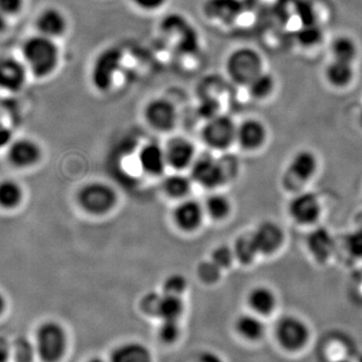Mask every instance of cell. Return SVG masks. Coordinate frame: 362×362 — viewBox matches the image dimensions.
I'll use <instances>...</instances> for the list:
<instances>
[{"instance_id":"38","label":"cell","mask_w":362,"mask_h":362,"mask_svg":"<svg viewBox=\"0 0 362 362\" xmlns=\"http://www.w3.org/2000/svg\"><path fill=\"white\" fill-rule=\"evenodd\" d=\"M180 328L177 320H162L159 337L164 342H173L180 337Z\"/></svg>"},{"instance_id":"40","label":"cell","mask_w":362,"mask_h":362,"mask_svg":"<svg viewBox=\"0 0 362 362\" xmlns=\"http://www.w3.org/2000/svg\"><path fill=\"white\" fill-rule=\"evenodd\" d=\"M160 297L161 295L156 294V293H149L144 296L141 302L143 311L148 315L157 316Z\"/></svg>"},{"instance_id":"27","label":"cell","mask_w":362,"mask_h":362,"mask_svg":"<svg viewBox=\"0 0 362 362\" xmlns=\"http://www.w3.org/2000/svg\"><path fill=\"white\" fill-rule=\"evenodd\" d=\"M235 326L240 334L250 340L259 339L265 331L264 324L258 317L247 315V314L240 316Z\"/></svg>"},{"instance_id":"33","label":"cell","mask_w":362,"mask_h":362,"mask_svg":"<svg viewBox=\"0 0 362 362\" xmlns=\"http://www.w3.org/2000/svg\"><path fill=\"white\" fill-rule=\"evenodd\" d=\"M35 354V347L28 340H18L11 344V361L14 362H32Z\"/></svg>"},{"instance_id":"5","label":"cell","mask_w":362,"mask_h":362,"mask_svg":"<svg viewBox=\"0 0 362 362\" xmlns=\"http://www.w3.org/2000/svg\"><path fill=\"white\" fill-rule=\"evenodd\" d=\"M237 130L238 126L233 119L218 114L209 119L202 128V139L211 148L226 149L237 140Z\"/></svg>"},{"instance_id":"11","label":"cell","mask_w":362,"mask_h":362,"mask_svg":"<svg viewBox=\"0 0 362 362\" xmlns=\"http://www.w3.org/2000/svg\"><path fill=\"white\" fill-rule=\"evenodd\" d=\"M42 157V150L37 142L30 139H20L11 143L8 149V160L18 168H28L35 165Z\"/></svg>"},{"instance_id":"49","label":"cell","mask_w":362,"mask_h":362,"mask_svg":"<svg viewBox=\"0 0 362 362\" xmlns=\"http://www.w3.org/2000/svg\"><path fill=\"white\" fill-rule=\"evenodd\" d=\"M334 362H349V361H334Z\"/></svg>"},{"instance_id":"3","label":"cell","mask_w":362,"mask_h":362,"mask_svg":"<svg viewBox=\"0 0 362 362\" xmlns=\"http://www.w3.org/2000/svg\"><path fill=\"white\" fill-rule=\"evenodd\" d=\"M35 347L42 361L58 362L65 354L66 331L54 321L42 323L35 333Z\"/></svg>"},{"instance_id":"47","label":"cell","mask_w":362,"mask_h":362,"mask_svg":"<svg viewBox=\"0 0 362 362\" xmlns=\"http://www.w3.org/2000/svg\"><path fill=\"white\" fill-rule=\"evenodd\" d=\"M7 25L6 14L0 11V32L6 30Z\"/></svg>"},{"instance_id":"14","label":"cell","mask_w":362,"mask_h":362,"mask_svg":"<svg viewBox=\"0 0 362 362\" xmlns=\"http://www.w3.org/2000/svg\"><path fill=\"white\" fill-rule=\"evenodd\" d=\"M266 139L267 129L261 121L249 119L238 126L237 141L244 149H258Z\"/></svg>"},{"instance_id":"46","label":"cell","mask_w":362,"mask_h":362,"mask_svg":"<svg viewBox=\"0 0 362 362\" xmlns=\"http://www.w3.org/2000/svg\"><path fill=\"white\" fill-rule=\"evenodd\" d=\"M7 302L4 295L0 292V317L4 315V312L6 310Z\"/></svg>"},{"instance_id":"4","label":"cell","mask_w":362,"mask_h":362,"mask_svg":"<svg viewBox=\"0 0 362 362\" xmlns=\"http://www.w3.org/2000/svg\"><path fill=\"white\" fill-rule=\"evenodd\" d=\"M78 202L85 211L94 216L109 213L117 204L115 190L102 182H90L81 188Z\"/></svg>"},{"instance_id":"23","label":"cell","mask_w":362,"mask_h":362,"mask_svg":"<svg viewBox=\"0 0 362 362\" xmlns=\"http://www.w3.org/2000/svg\"><path fill=\"white\" fill-rule=\"evenodd\" d=\"M247 301L252 310L262 315H268L276 306L275 294L269 288L263 286L254 288L250 292Z\"/></svg>"},{"instance_id":"42","label":"cell","mask_w":362,"mask_h":362,"mask_svg":"<svg viewBox=\"0 0 362 362\" xmlns=\"http://www.w3.org/2000/svg\"><path fill=\"white\" fill-rule=\"evenodd\" d=\"M138 8L146 11H157L168 2V0H131Z\"/></svg>"},{"instance_id":"13","label":"cell","mask_w":362,"mask_h":362,"mask_svg":"<svg viewBox=\"0 0 362 362\" xmlns=\"http://www.w3.org/2000/svg\"><path fill=\"white\" fill-rule=\"evenodd\" d=\"M120 54L116 49L104 52L95 64L93 82L99 90H107L118 68Z\"/></svg>"},{"instance_id":"35","label":"cell","mask_w":362,"mask_h":362,"mask_svg":"<svg viewBox=\"0 0 362 362\" xmlns=\"http://www.w3.org/2000/svg\"><path fill=\"white\" fill-rule=\"evenodd\" d=\"M221 269L213 261H204L197 268V275L206 284H214L220 280Z\"/></svg>"},{"instance_id":"24","label":"cell","mask_w":362,"mask_h":362,"mask_svg":"<svg viewBox=\"0 0 362 362\" xmlns=\"http://www.w3.org/2000/svg\"><path fill=\"white\" fill-rule=\"evenodd\" d=\"M23 199V190L20 183L13 180L0 181V207L13 211L21 206Z\"/></svg>"},{"instance_id":"26","label":"cell","mask_w":362,"mask_h":362,"mask_svg":"<svg viewBox=\"0 0 362 362\" xmlns=\"http://www.w3.org/2000/svg\"><path fill=\"white\" fill-rule=\"evenodd\" d=\"M183 311V302L180 296L161 295L157 316L162 320H177Z\"/></svg>"},{"instance_id":"36","label":"cell","mask_w":362,"mask_h":362,"mask_svg":"<svg viewBox=\"0 0 362 362\" xmlns=\"http://www.w3.org/2000/svg\"><path fill=\"white\" fill-rule=\"evenodd\" d=\"M187 281L180 274H173L165 279L163 283V294L180 296L187 290Z\"/></svg>"},{"instance_id":"2","label":"cell","mask_w":362,"mask_h":362,"mask_svg":"<svg viewBox=\"0 0 362 362\" xmlns=\"http://www.w3.org/2000/svg\"><path fill=\"white\" fill-rule=\"evenodd\" d=\"M226 69L233 82L247 87L254 78L263 73V59L254 49L240 47L228 56Z\"/></svg>"},{"instance_id":"7","label":"cell","mask_w":362,"mask_h":362,"mask_svg":"<svg viewBox=\"0 0 362 362\" xmlns=\"http://www.w3.org/2000/svg\"><path fill=\"white\" fill-rule=\"evenodd\" d=\"M192 177L204 187H220L226 181L225 166L213 157H201L192 163Z\"/></svg>"},{"instance_id":"32","label":"cell","mask_w":362,"mask_h":362,"mask_svg":"<svg viewBox=\"0 0 362 362\" xmlns=\"http://www.w3.org/2000/svg\"><path fill=\"white\" fill-rule=\"evenodd\" d=\"M297 42L303 47H310L318 45L323 39V32L319 25H301L296 33Z\"/></svg>"},{"instance_id":"16","label":"cell","mask_w":362,"mask_h":362,"mask_svg":"<svg viewBox=\"0 0 362 362\" xmlns=\"http://www.w3.org/2000/svg\"><path fill=\"white\" fill-rule=\"evenodd\" d=\"M66 26L68 23L66 16L54 7L42 11L37 20V28L40 35L52 40L63 35L66 33Z\"/></svg>"},{"instance_id":"25","label":"cell","mask_w":362,"mask_h":362,"mask_svg":"<svg viewBox=\"0 0 362 362\" xmlns=\"http://www.w3.org/2000/svg\"><path fill=\"white\" fill-rule=\"evenodd\" d=\"M357 52L358 51H357L356 42L345 35L337 37L331 44V52H332L333 58L338 61L352 64V62L356 58Z\"/></svg>"},{"instance_id":"9","label":"cell","mask_w":362,"mask_h":362,"mask_svg":"<svg viewBox=\"0 0 362 362\" xmlns=\"http://www.w3.org/2000/svg\"><path fill=\"white\" fill-rule=\"evenodd\" d=\"M289 213L293 220L300 225H312L320 216V202L311 192L298 194L290 202Z\"/></svg>"},{"instance_id":"21","label":"cell","mask_w":362,"mask_h":362,"mask_svg":"<svg viewBox=\"0 0 362 362\" xmlns=\"http://www.w3.org/2000/svg\"><path fill=\"white\" fill-rule=\"evenodd\" d=\"M325 77L333 87H346L354 77V66L351 63L333 59L329 65L326 66Z\"/></svg>"},{"instance_id":"45","label":"cell","mask_w":362,"mask_h":362,"mask_svg":"<svg viewBox=\"0 0 362 362\" xmlns=\"http://www.w3.org/2000/svg\"><path fill=\"white\" fill-rule=\"evenodd\" d=\"M197 362H223L221 361L220 356L213 354V352H204L199 356V361Z\"/></svg>"},{"instance_id":"37","label":"cell","mask_w":362,"mask_h":362,"mask_svg":"<svg viewBox=\"0 0 362 362\" xmlns=\"http://www.w3.org/2000/svg\"><path fill=\"white\" fill-rule=\"evenodd\" d=\"M233 258H235V252H233V250L228 246L216 247L213 252V255H211V261H213L216 265L220 267L221 270H223V269L230 268V266L232 265Z\"/></svg>"},{"instance_id":"6","label":"cell","mask_w":362,"mask_h":362,"mask_svg":"<svg viewBox=\"0 0 362 362\" xmlns=\"http://www.w3.org/2000/svg\"><path fill=\"white\" fill-rule=\"evenodd\" d=\"M145 119L153 129L166 132L175 127L177 121L175 106L168 99L156 98L145 107Z\"/></svg>"},{"instance_id":"1","label":"cell","mask_w":362,"mask_h":362,"mask_svg":"<svg viewBox=\"0 0 362 362\" xmlns=\"http://www.w3.org/2000/svg\"><path fill=\"white\" fill-rule=\"evenodd\" d=\"M23 58L37 78L51 75L58 66L59 51L54 40L39 35L30 37L23 47Z\"/></svg>"},{"instance_id":"41","label":"cell","mask_w":362,"mask_h":362,"mask_svg":"<svg viewBox=\"0 0 362 362\" xmlns=\"http://www.w3.org/2000/svg\"><path fill=\"white\" fill-rule=\"evenodd\" d=\"M23 6V0H0V11L6 16L20 13Z\"/></svg>"},{"instance_id":"10","label":"cell","mask_w":362,"mask_h":362,"mask_svg":"<svg viewBox=\"0 0 362 362\" xmlns=\"http://www.w3.org/2000/svg\"><path fill=\"white\" fill-rule=\"evenodd\" d=\"M252 239L258 249L259 254L272 255L282 247L284 233L277 223L265 221L252 233Z\"/></svg>"},{"instance_id":"50","label":"cell","mask_w":362,"mask_h":362,"mask_svg":"<svg viewBox=\"0 0 362 362\" xmlns=\"http://www.w3.org/2000/svg\"><path fill=\"white\" fill-rule=\"evenodd\" d=\"M358 362H362V357L361 359H359V361Z\"/></svg>"},{"instance_id":"39","label":"cell","mask_w":362,"mask_h":362,"mask_svg":"<svg viewBox=\"0 0 362 362\" xmlns=\"http://www.w3.org/2000/svg\"><path fill=\"white\" fill-rule=\"evenodd\" d=\"M345 247L352 257L362 259V230L350 233L345 239Z\"/></svg>"},{"instance_id":"20","label":"cell","mask_w":362,"mask_h":362,"mask_svg":"<svg viewBox=\"0 0 362 362\" xmlns=\"http://www.w3.org/2000/svg\"><path fill=\"white\" fill-rule=\"evenodd\" d=\"M317 168H318V161L315 154L303 150V151L297 152L293 157L289 171L290 175L297 180L307 181L315 175Z\"/></svg>"},{"instance_id":"12","label":"cell","mask_w":362,"mask_h":362,"mask_svg":"<svg viewBox=\"0 0 362 362\" xmlns=\"http://www.w3.org/2000/svg\"><path fill=\"white\" fill-rule=\"evenodd\" d=\"M25 80L23 64L11 57L0 58V89L18 92L25 84Z\"/></svg>"},{"instance_id":"15","label":"cell","mask_w":362,"mask_h":362,"mask_svg":"<svg viewBox=\"0 0 362 362\" xmlns=\"http://www.w3.org/2000/svg\"><path fill=\"white\" fill-rule=\"evenodd\" d=\"M202 218H204V209L199 202L195 201L181 202L173 211L175 225L185 232H192L197 230L201 226Z\"/></svg>"},{"instance_id":"28","label":"cell","mask_w":362,"mask_h":362,"mask_svg":"<svg viewBox=\"0 0 362 362\" xmlns=\"http://www.w3.org/2000/svg\"><path fill=\"white\" fill-rule=\"evenodd\" d=\"M274 89H275V80L270 74L265 71L259 74L258 77L254 78L247 86L249 94L257 100L266 99L270 96Z\"/></svg>"},{"instance_id":"8","label":"cell","mask_w":362,"mask_h":362,"mask_svg":"<svg viewBox=\"0 0 362 362\" xmlns=\"http://www.w3.org/2000/svg\"><path fill=\"white\" fill-rule=\"evenodd\" d=\"M276 332L280 344L289 350L301 349L309 337L306 324L295 316H286L281 319Z\"/></svg>"},{"instance_id":"18","label":"cell","mask_w":362,"mask_h":362,"mask_svg":"<svg viewBox=\"0 0 362 362\" xmlns=\"http://www.w3.org/2000/svg\"><path fill=\"white\" fill-rule=\"evenodd\" d=\"M139 163L143 170L148 175H162L168 165L165 150L156 143L145 145L139 152Z\"/></svg>"},{"instance_id":"43","label":"cell","mask_w":362,"mask_h":362,"mask_svg":"<svg viewBox=\"0 0 362 362\" xmlns=\"http://www.w3.org/2000/svg\"><path fill=\"white\" fill-rule=\"evenodd\" d=\"M11 361V344L4 337H0V362Z\"/></svg>"},{"instance_id":"17","label":"cell","mask_w":362,"mask_h":362,"mask_svg":"<svg viewBox=\"0 0 362 362\" xmlns=\"http://www.w3.org/2000/svg\"><path fill=\"white\" fill-rule=\"evenodd\" d=\"M165 154L168 165L181 170L188 168L194 161V147L187 140L175 138L168 143Z\"/></svg>"},{"instance_id":"19","label":"cell","mask_w":362,"mask_h":362,"mask_svg":"<svg viewBox=\"0 0 362 362\" xmlns=\"http://www.w3.org/2000/svg\"><path fill=\"white\" fill-rule=\"evenodd\" d=\"M307 246L317 261L325 262L334 252L335 243L326 228H318L309 235Z\"/></svg>"},{"instance_id":"44","label":"cell","mask_w":362,"mask_h":362,"mask_svg":"<svg viewBox=\"0 0 362 362\" xmlns=\"http://www.w3.org/2000/svg\"><path fill=\"white\" fill-rule=\"evenodd\" d=\"M13 132L4 124L0 123V148L7 146L11 141Z\"/></svg>"},{"instance_id":"30","label":"cell","mask_w":362,"mask_h":362,"mask_svg":"<svg viewBox=\"0 0 362 362\" xmlns=\"http://www.w3.org/2000/svg\"><path fill=\"white\" fill-rule=\"evenodd\" d=\"M192 182L187 176L175 175L169 176L163 182V189L168 197L181 199L189 192Z\"/></svg>"},{"instance_id":"29","label":"cell","mask_w":362,"mask_h":362,"mask_svg":"<svg viewBox=\"0 0 362 362\" xmlns=\"http://www.w3.org/2000/svg\"><path fill=\"white\" fill-rule=\"evenodd\" d=\"M233 252H235V258L245 265L251 264L259 255L258 249H257L252 235H245L240 237L235 242Z\"/></svg>"},{"instance_id":"22","label":"cell","mask_w":362,"mask_h":362,"mask_svg":"<svg viewBox=\"0 0 362 362\" xmlns=\"http://www.w3.org/2000/svg\"><path fill=\"white\" fill-rule=\"evenodd\" d=\"M111 362H151V356L139 343H127L114 350Z\"/></svg>"},{"instance_id":"34","label":"cell","mask_w":362,"mask_h":362,"mask_svg":"<svg viewBox=\"0 0 362 362\" xmlns=\"http://www.w3.org/2000/svg\"><path fill=\"white\" fill-rule=\"evenodd\" d=\"M295 13L301 25H316V11L312 2L308 0H298L295 4Z\"/></svg>"},{"instance_id":"31","label":"cell","mask_w":362,"mask_h":362,"mask_svg":"<svg viewBox=\"0 0 362 362\" xmlns=\"http://www.w3.org/2000/svg\"><path fill=\"white\" fill-rule=\"evenodd\" d=\"M204 211L213 220L221 221L226 218L230 211V201L221 194L211 195L206 199Z\"/></svg>"},{"instance_id":"48","label":"cell","mask_w":362,"mask_h":362,"mask_svg":"<svg viewBox=\"0 0 362 362\" xmlns=\"http://www.w3.org/2000/svg\"><path fill=\"white\" fill-rule=\"evenodd\" d=\"M89 362H104L103 361H101L100 358H94L92 359V361H90Z\"/></svg>"}]
</instances>
